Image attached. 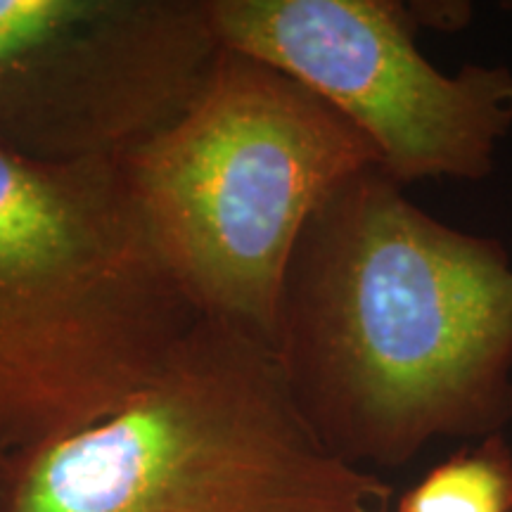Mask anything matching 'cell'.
Listing matches in <instances>:
<instances>
[{
    "instance_id": "cell-1",
    "label": "cell",
    "mask_w": 512,
    "mask_h": 512,
    "mask_svg": "<svg viewBox=\"0 0 512 512\" xmlns=\"http://www.w3.org/2000/svg\"><path fill=\"white\" fill-rule=\"evenodd\" d=\"M273 351L330 456L403 467L434 439L512 420V259L408 200L380 169L316 209L280 292Z\"/></svg>"
},
{
    "instance_id": "cell-2",
    "label": "cell",
    "mask_w": 512,
    "mask_h": 512,
    "mask_svg": "<svg viewBox=\"0 0 512 512\" xmlns=\"http://www.w3.org/2000/svg\"><path fill=\"white\" fill-rule=\"evenodd\" d=\"M325 451L266 339L200 316L100 420L0 463V512H389Z\"/></svg>"
},
{
    "instance_id": "cell-3",
    "label": "cell",
    "mask_w": 512,
    "mask_h": 512,
    "mask_svg": "<svg viewBox=\"0 0 512 512\" xmlns=\"http://www.w3.org/2000/svg\"><path fill=\"white\" fill-rule=\"evenodd\" d=\"M197 318L119 159L0 150V456L110 413Z\"/></svg>"
},
{
    "instance_id": "cell-4",
    "label": "cell",
    "mask_w": 512,
    "mask_h": 512,
    "mask_svg": "<svg viewBox=\"0 0 512 512\" xmlns=\"http://www.w3.org/2000/svg\"><path fill=\"white\" fill-rule=\"evenodd\" d=\"M119 164L192 309L273 347L306 223L344 181L380 169V157L292 76L221 48L195 100Z\"/></svg>"
},
{
    "instance_id": "cell-5",
    "label": "cell",
    "mask_w": 512,
    "mask_h": 512,
    "mask_svg": "<svg viewBox=\"0 0 512 512\" xmlns=\"http://www.w3.org/2000/svg\"><path fill=\"white\" fill-rule=\"evenodd\" d=\"M221 46L292 76L342 114L382 174L484 181L512 131V69L444 74L415 43L411 5L394 0H207Z\"/></svg>"
},
{
    "instance_id": "cell-6",
    "label": "cell",
    "mask_w": 512,
    "mask_h": 512,
    "mask_svg": "<svg viewBox=\"0 0 512 512\" xmlns=\"http://www.w3.org/2000/svg\"><path fill=\"white\" fill-rule=\"evenodd\" d=\"M221 48L207 0H0V150L121 159L195 100Z\"/></svg>"
},
{
    "instance_id": "cell-7",
    "label": "cell",
    "mask_w": 512,
    "mask_h": 512,
    "mask_svg": "<svg viewBox=\"0 0 512 512\" xmlns=\"http://www.w3.org/2000/svg\"><path fill=\"white\" fill-rule=\"evenodd\" d=\"M396 512H512V446L503 434L477 439L401 494Z\"/></svg>"
},
{
    "instance_id": "cell-8",
    "label": "cell",
    "mask_w": 512,
    "mask_h": 512,
    "mask_svg": "<svg viewBox=\"0 0 512 512\" xmlns=\"http://www.w3.org/2000/svg\"><path fill=\"white\" fill-rule=\"evenodd\" d=\"M3 460H5V456H0V463H3Z\"/></svg>"
}]
</instances>
